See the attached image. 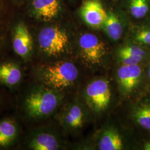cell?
I'll return each mask as SVG.
<instances>
[{
    "label": "cell",
    "instance_id": "obj_1",
    "mask_svg": "<svg viewBox=\"0 0 150 150\" xmlns=\"http://www.w3.org/2000/svg\"><path fill=\"white\" fill-rule=\"evenodd\" d=\"M64 98V92L37 82L27 89L22 97V114L30 122L45 120L58 110L63 103Z\"/></svg>",
    "mask_w": 150,
    "mask_h": 150
},
{
    "label": "cell",
    "instance_id": "obj_2",
    "mask_svg": "<svg viewBox=\"0 0 150 150\" xmlns=\"http://www.w3.org/2000/svg\"><path fill=\"white\" fill-rule=\"evenodd\" d=\"M34 75L38 82L64 92L75 85L79 77V70L71 61L58 60L38 65Z\"/></svg>",
    "mask_w": 150,
    "mask_h": 150
},
{
    "label": "cell",
    "instance_id": "obj_3",
    "mask_svg": "<svg viewBox=\"0 0 150 150\" xmlns=\"http://www.w3.org/2000/svg\"><path fill=\"white\" fill-rule=\"evenodd\" d=\"M38 46L43 56L59 58L70 50V38L66 30L58 26L43 27L38 34Z\"/></svg>",
    "mask_w": 150,
    "mask_h": 150
},
{
    "label": "cell",
    "instance_id": "obj_4",
    "mask_svg": "<svg viewBox=\"0 0 150 150\" xmlns=\"http://www.w3.org/2000/svg\"><path fill=\"white\" fill-rule=\"evenodd\" d=\"M145 66L141 64H122L118 68L116 79L119 91L123 96L138 92L148 80Z\"/></svg>",
    "mask_w": 150,
    "mask_h": 150
},
{
    "label": "cell",
    "instance_id": "obj_5",
    "mask_svg": "<svg viewBox=\"0 0 150 150\" xmlns=\"http://www.w3.org/2000/svg\"><path fill=\"white\" fill-rule=\"evenodd\" d=\"M83 95L91 111L97 114L103 112L111 101L112 93L109 81L102 78L92 81L86 86Z\"/></svg>",
    "mask_w": 150,
    "mask_h": 150
},
{
    "label": "cell",
    "instance_id": "obj_6",
    "mask_svg": "<svg viewBox=\"0 0 150 150\" xmlns=\"http://www.w3.org/2000/svg\"><path fill=\"white\" fill-rule=\"evenodd\" d=\"M79 48L82 61L87 66L92 67L102 64L107 54L105 43L96 35L91 33L81 35Z\"/></svg>",
    "mask_w": 150,
    "mask_h": 150
},
{
    "label": "cell",
    "instance_id": "obj_7",
    "mask_svg": "<svg viewBox=\"0 0 150 150\" xmlns=\"http://www.w3.org/2000/svg\"><path fill=\"white\" fill-rule=\"evenodd\" d=\"M25 145L29 150H57L63 149L64 142L54 129L39 127L29 132L25 140Z\"/></svg>",
    "mask_w": 150,
    "mask_h": 150
},
{
    "label": "cell",
    "instance_id": "obj_8",
    "mask_svg": "<svg viewBox=\"0 0 150 150\" xmlns=\"http://www.w3.org/2000/svg\"><path fill=\"white\" fill-rule=\"evenodd\" d=\"M57 120L66 131L75 132L80 130L85 124L87 113L85 107L77 100L64 105L57 115Z\"/></svg>",
    "mask_w": 150,
    "mask_h": 150
},
{
    "label": "cell",
    "instance_id": "obj_9",
    "mask_svg": "<svg viewBox=\"0 0 150 150\" xmlns=\"http://www.w3.org/2000/svg\"><path fill=\"white\" fill-rule=\"evenodd\" d=\"M12 46L15 53L25 61H28L31 58L33 50V38L23 22L18 23L14 27Z\"/></svg>",
    "mask_w": 150,
    "mask_h": 150
},
{
    "label": "cell",
    "instance_id": "obj_10",
    "mask_svg": "<svg viewBox=\"0 0 150 150\" xmlns=\"http://www.w3.org/2000/svg\"><path fill=\"white\" fill-rule=\"evenodd\" d=\"M80 15L88 26L97 29L103 26L107 12L100 0H85L81 7Z\"/></svg>",
    "mask_w": 150,
    "mask_h": 150
},
{
    "label": "cell",
    "instance_id": "obj_11",
    "mask_svg": "<svg viewBox=\"0 0 150 150\" xmlns=\"http://www.w3.org/2000/svg\"><path fill=\"white\" fill-rule=\"evenodd\" d=\"M117 57L122 64L145 66L150 61V52L147 48L132 42L119 48Z\"/></svg>",
    "mask_w": 150,
    "mask_h": 150
},
{
    "label": "cell",
    "instance_id": "obj_12",
    "mask_svg": "<svg viewBox=\"0 0 150 150\" xmlns=\"http://www.w3.org/2000/svg\"><path fill=\"white\" fill-rule=\"evenodd\" d=\"M62 11L60 0H32L31 12L38 20L48 22L57 18Z\"/></svg>",
    "mask_w": 150,
    "mask_h": 150
},
{
    "label": "cell",
    "instance_id": "obj_13",
    "mask_svg": "<svg viewBox=\"0 0 150 150\" xmlns=\"http://www.w3.org/2000/svg\"><path fill=\"white\" fill-rule=\"evenodd\" d=\"M131 117L139 128L150 132V95L141 97L134 102Z\"/></svg>",
    "mask_w": 150,
    "mask_h": 150
},
{
    "label": "cell",
    "instance_id": "obj_14",
    "mask_svg": "<svg viewBox=\"0 0 150 150\" xmlns=\"http://www.w3.org/2000/svg\"><path fill=\"white\" fill-rule=\"evenodd\" d=\"M97 145L98 149L100 150H122L125 149L121 135L112 125L105 127L100 131Z\"/></svg>",
    "mask_w": 150,
    "mask_h": 150
},
{
    "label": "cell",
    "instance_id": "obj_15",
    "mask_svg": "<svg viewBox=\"0 0 150 150\" xmlns=\"http://www.w3.org/2000/svg\"><path fill=\"white\" fill-rule=\"evenodd\" d=\"M20 134V127L15 118L6 117L0 120V149H5L15 145Z\"/></svg>",
    "mask_w": 150,
    "mask_h": 150
},
{
    "label": "cell",
    "instance_id": "obj_16",
    "mask_svg": "<svg viewBox=\"0 0 150 150\" xmlns=\"http://www.w3.org/2000/svg\"><path fill=\"white\" fill-rule=\"evenodd\" d=\"M23 77L20 66L13 61H6L0 64V83L10 88L20 85Z\"/></svg>",
    "mask_w": 150,
    "mask_h": 150
},
{
    "label": "cell",
    "instance_id": "obj_17",
    "mask_svg": "<svg viewBox=\"0 0 150 150\" xmlns=\"http://www.w3.org/2000/svg\"><path fill=\"white\" fill-rule=\"evenodd\" d=\"M103 28L108 36L113 41H118L122 36V25L117 15L112 11L107 12V18Z\"/></svg>",
    "mask_w": 150,
    "mask_h": 150
},
{
    "label": "cell",
    "instance_id": "obj_18",
    "mask_svg": "<svg viewBox=\"0 0 150 150\" xmlns=\"http://www.w3.org/2000/svg\"><path fill=\"white\" fill-rule=\"evenodd\" d=\"M131 38L133 42L144 48H150V26H141L135 28Z\"/></svg>",
    "mask_w": 150,
    "mask_h": 150
},
{
    "label": "cell",
    "instance_id": "obj_19",
    "mask_svg": "<svg viewBox=\"0 0 150 150\" xmlns=\"http://www.w3.org/2000/svg\"><path fill=\"white\" fill-rule=\"evenodd\" d=\"M129 10L134 18L141 19L147 15L149 6L147 0H130Z\"/></svg>",
    "mask_w": 150,
    "mask_h": 150
},
{
    "label": "cell",
    "instance_id": "obj_20",
    "mask_svg": "<svg viewBox=\"0 0 150 150\" xmlns=\"http://www.w3.org/2000/svg\"><path fill=\"white\" fill-rule=\"evenodd\" d=\"M4 6L0 0V46L4 42L5 35V23L4 21Z\"/></svg>",
    "mask_w": 150,
    "mask_h": 150
},
{
    "label": "cell",
    "instance_id": "obj_21",
    "mask_svg": "<svg viewBox=\"0 0 150 150\" xmlns=\"http://www.w3.org/2000/svg\"><path fill=\"white\" fill-rule=\"evenodd\" d=\"M145 70L147 79L150 81V59L148 63L145 65Z\"/></svg>",
    "mask_w": 150,
    "mask_h": 150
},
{
    "label": "cell",
    "instance_id": "obj_22",
    "mask_svg": "<svg viewBox=\"0 0 150 150\" xmlns=\"http://www.w3.org/2000/svg\"><path fill=\"white\" fill-rule=\"evenodd\" d=\"M142 149L144 150H150V141H145L142 144Z\"/></svg>",
    "mask_w": 150,
    "mask_h": 150
},
{
    "label": "cell",
    "instance_id": "obj_23",
    "mask_svg": "<svg viewBox=\"0 0 150 150\" xmlns=\"http://www.w3.org/2000/svg\"><path fill=\"white\" fill-rule=\"evenodd\" d=\"M16 1H17V0H16Z\"/></svg>",
    "mask_w": 150,
    "mask_h": 150
}]
</instances>
